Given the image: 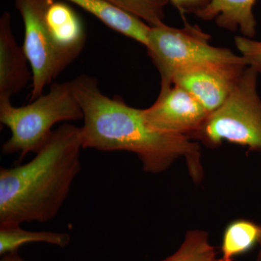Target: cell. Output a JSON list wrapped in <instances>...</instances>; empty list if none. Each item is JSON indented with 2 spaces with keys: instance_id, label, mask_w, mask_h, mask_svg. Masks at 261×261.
I'll list each match as a JSON object with an SVG mask.
<instances>
[{
  "instance_id": "cell-13",
  "label": "cell",
  "mask_w": 261,
  "mask_h": 261,
  "mask_svg": "<svg viewBox=\"0 0 261 261\" xmlns=\"http://www.w3.org/2000/svg\"><path fill=\"white\" fill-rule=\"evenodd\" d=\"M261 240V226L247 219H237L225 228L221 243V258L233 261L234 257L251 250Z\"/></svg>"
},
{
  "instance_id": "cell-5",
  "label": "cell",
  "mask_w": 261,
  "mask_h": 261,
  "mask_svg": "<svg viewBox=\"0 0 261 261\" xmlns=\"http://www.w3.org/2000/svg\"><path fill=\"white\" fill-rule=\"evenodd\" d=\"M210 39L200 27L187 23L182 28L164 23L150 27L146 48L161 75L160 92L171 88L175 73L187 67L206 63L248 65L243 56L211 45Z\"/></svg>"
},
{
  "instance_id": "cell-1",
  "label": "cell",
  "mask_w": 261,
  "mask_h": 261,
  "mask_svg": "<svg viewBox=\"0 0 261 261\" xmlns=\"http://www.w3.org/2000/svg\"><path fill=\"white\" fill-rule=\"evenodd\" d=\"M70 84L83 113L84 125L80 127L83 149L132 152L140 159L144 171L151 173L163 172L176 160L185 159L192 180L202 181L198 142L186 136L154 130L146 121L143 109L105 95L94 77L80 75Z\"/></svg>"
},
{
  "instance_id": "cell-17",
  "label": "cell",
  "mask_w": 261,
  "mask_h": 261,
  "mask_svg": "<svg viewBox=\"0 0 261 261\" xmlns=\"http://www.w3.org/2000/svg\"><path fill=\"white\" fill-rule=\"evenodd\" d=\"M235 44L247 65L255 67L261 73V41L253 40L245 37L235 38Z\"/></svg>"
},
{
  "instance_id": "cell-3",
  "label": "cell",
  "mask_w": 261,
  "mask_h": 261,
  "mask_svg": "<svg viewBox=\"0 0 261 261\" xmlns=\"http://www.w3.org/2000/svg\"><path fill=\"white\" fill-rule=\"evenodd\" d=\"M81 119L83 113L70 82L53 84L48 93L22 107H15L9 99H0V122L11 132L2 152L18 153L20 161L45 145L57 123Z\"/></svg>"
},
{
  "instance_id": "cell-16",
  "label": "cell",
  "mask_w": 261,
  "mask_h": 261,
  "mask_svg": "<svg viewBox=\"0 0 261 261\" xmlns=\"http://www.w3.org/2000/svg\"><path fill=\"white\" fill-rule=\"evenodd\" d=\"M135 15L150 27L163 23L165 8L169 0H106Z\"/></svg>"
},
{
  "instance_id": "cell-20",
  "label": "cell",
  "mask_w": 261,
  "mask_h": 261,
  "mask_svg": "<svg viewBox=\"0 0 261 261\" xmlns=\"http://www.w3.org/2000/svg\"><path fill=\"white\" fill-rule=\"evenodd\" d=\"M260 251H259L258 255H257L256 261H261V240H260Z\"/></svg>"
},
{
  "instance_id": "cell-7",
  "label": "cell",
  "mask_w": 261,
  "mask_h": 261,
  "mask_svg": "<svg viewBox=\"0 0 261 261\" xmlns=\"http://www.w3.org/2000/svg\"><path fill=\"white\" fill-rule=\"evenodd\" d=\"M143 114L149 126L154 130L192 139L209 113L185 89L173 85L160 92L155 102L143 109Z\"/></svg>"
},
{
  "instance_id": "cell-18",
  "label": "cell",
  "mask_w": 261,
  "mask_h": 261,
  "mask_svg": "<svg viewBox=\"0 0 261 261\" xmlns=\"http://www.w3.org/2000/svg\"><path fill=\"white\" fill-rule=\"evenodd\" d=\"M181 14L193 13L195 14L208 5L211 0H169Z\"/></svg>"
},
{
  "instance_id": "cell-12",
  "label": "cell",
  "mask_w": 261,
  "mask_h": 261,
  "mask_svg": "<svg viewBox=\"0 0 261 261\" xmlns=\"http://www.w3.org/2000/svg\"><path fill=\"white\" fill-rule=\"evenodd\" d=\"M78 5L115 32L147 47L150 25L106 0H66Z\"/></svg>"
},
{
  "instance_id": "cell-11",
  "label": "cell",
  "mask_w": 261,
  "mask_h": 261,
  "mask_svg": "<svg viewBox=\"0 0 261 261\" xmlns=\"http://www.w3.org/2000/svg\"><path fill=\"white\" fill-rule=\"evenodd\" d=\"M256 0H211L206 8L195 13L204 20H214L218 27L252 39L256 34L253 7Z\"/></svg>"
},
{
  "instance_id": "cell-15",
  "label": "cell",
  "mask_w": 261,
  "mask_h": 261,
  "mask_svg": "<svg viewBox=\"0 0 261 261\" xmlns=\"http://www.w3.org/2000/svg\"><path fill=\"white\" fill-rule=\"evenodd\" d=\"M161 261H224L216 255L208 233L203 230L187 231L183 242L172 255Z\"/></svg>"
},
{
  "instance_id": "cell-8",
  "label": "cell",
  "mask_w": 261,
  "mask_h": 261,
  "mask_svg": "<svg viewBox=\"0 0 261 261\" xmlns=\"http://www.w3.org/2000/svg\"><path fill=\"white\" fill-rule=\"evenodd\" d=\"M247 66L223 63L192 65L176 72L172 84L185 89L210 114L225 102Z\"/></svg>"
},
{
  "instance_id": "cell-19",
  "label": "cell",
  "mask_w": 261,
  "mask_h": 261,
  "mask_svg": "<svg viewBox=\"0 0 261 261\" xmlns=\"http://www.w3.org/2000/svg\"><path fill=\"white\" fill-rule=\"evenodd\" d=\"M0 261H27L19 255L18 251L10 252L3 255Z\"/></svg>"
},
{
  "instance_id": "cell-14",
  "label": "cell",
  "mask_w": 261,
  "mask_h": 261,
  "mask_svg": "<svg viewBox=\"0 0 261 261\" xmlns=\"http://www.w3.org/2000/svg\"><path fill=\"white\" fill-rule=\"evenodd\" d=\"M70 236L66 233L32 231L23 229L20 224L0 225V255L18 251L25 244L44 243L60 247L68 246Z\"/></svg>"
},
{
  "instance_id": "cell-2",
  "label": "cell",
  "mask_w": 261,
  "mask_h": 261,
  "mask_svg": "<svg viewBox=\"0 0 261 261\" xmlns=\"http://www.w3.org/2000/svg\"><path fill=\"white\" fill-rule=\"evenodd\" d=\"M81 128L64 123L35 157L0 169V225L45 223L56 217L81 171Z\"/></svg>"
},
{
  "instance_id": "cell-6",
  "label": "cell",
  "mask_w": 261,
  "mask_h": 261,
  "mask_svg": "<svg viewBox=\"0 0 261 261\" xmlns=\"http://www.w3.org/2000/svg\"><path fill=\"white\" fill-rule=\"evenodd\" d=\"M51 1L14 0L23 20V48L32 73L30 101L42 95L48 84L72 63L56 45L46 23V10Z\"/></svg>"
},
{
  "instance_id": "cell-10",
  "label": "cell",
  "mask_w": 261,
  "mask_h": 261,
  "mask_svg": "<svg viewBox=\"0 0 261 261\" xmlns=\"http://www.w3.org/2000/svg\"><path fill=\"white\" fill-rule=\"evenodd\" d=\"M45 19L56 45L73 63L86 42L85 29L80 17L68 5L54 0L46 10Z\"/></svg>"
},
{
  "instance_id": "cell-4",
  "label": "cell",
  "mask_w": 261,
  "mask_h": 261,
  "mask_svg": "<svg viewBox=\"0 0 261 261\" xmlns=\"http://www.w3.org/2000/svg\"><path fill=\"white\" fill-rule=\"evenodd\" d=\"M260 73L248 65L225 102L207 116L192 140L210 148L226 141L261 152V99L257 92Z\"/></svg>"
},
{
  "instance_id": "cell-9",
  "label": "cell",
  "mask_w": 261,
  "mask_h": 261,
  "mask_svg": "<svg viewBox=\"0 0 261 261\" xmlns=\"http://www.w3.org/2000/svg\"><path fill=\"white\" fill-rule=\"evenodd\" d=\"M11 15L0 18V99H11L32 80L29 62L12 30Z\"/></svg>"
}]
</instances>
